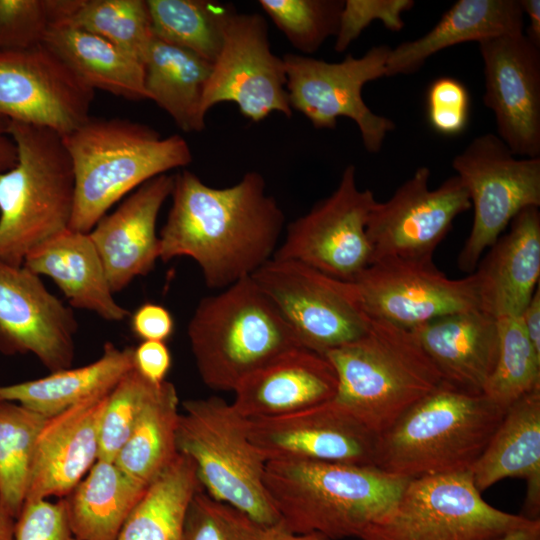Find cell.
Listing matches in <instances>:
<instances>
[{"label": "cell", "instance_id": "obj_1", "mask_svg": "<svg viewBox=\"0 0 540 540\" xmlns=\"http://www.w3.org/2000/svg\"><path fill=\"white\" fill-rule=\"evenodd\" d=\"M173 178L171 207L159 232L161 261L189 257L208 288L225 289L273 258L285 216L259 172H246L223 188L188 170Z\"/></svg>", "mask_w": 540, "mask_h": 540}, {"label": "cell", "instance_id": "obj_2", "mask_svg": "<svg viewBox=\"0 0 540 540\" xmlns=\"http://www.w3.org/2000/svg\"><path fill=\"white\" fill-rule=\"evenodd\" d=\"M410 479L373 465L267 461L264 482L280 523L331 540L356 537L396 505Z\"/></svg>", "mask_w": 540, "mask_h": 540}, {"label": "cell", "instance_id": "obj_3", "mask_svg": "<svg viewBox=\"0 0 540 540\" xmlns=\"http://www.w3.org/2000/svg\"><path fill=\"white\" fill-rule=\"evenodd\" d=\"M62 139L75 180L69 229L83 233L131 191L193 158L182 136L162 137L148 125L123 118L90 116Z\"/></svg>", "mask_w": 540, "mask_h": 540}, {"label": "cell", "instance_id": "obj_4", "mask_svg": "<svg viewBox=\"0 0 540 540\" xmlns=\"http://www.w3.org/2000/svg\"><path fill=\"white\" fill-rule=\"evenodd\" d=\"M505 410L442 382L376 435L373 465L407 479L469 471Z\"/></svg>", "mask_w": 540, "mask_h": 540}, {"label": "cell", "instance_id": "obj_5", "mask_svg": "<svg viewBox=\"0 0 540 540\" xmlns=\"http://www.w3.org/2000/svg\"><path fill=\"white\" fill-rule=\"evenodd\" d=\"M325 356L338 380L332 400L375 435L443 382L413 332L384 320Z\"/></svg>", "mask_w": 540, "mask_h": 540}, {"label": "cell", "instance_id": "obj_6", "mask_svg": "<svg viewBox=\"0 0 540 540\" xmlns=\"http://www.w3.org/2000/svg\"><path fill=\"white\" fill-rule=\"evenodd\" d=\"M187 335L202 381L221 391H234L251 373L302 347L251 276L201 299L188 323Z\"/></svg>", "mask_w": 540, "mask_h": 540}, {"label": "cell", "instance_id": "obj_7", "mask_svg": "<svg viewBox=\"0 0 540 540\" xmlns=\"http://www.w3.org/2000/svg\"><path fill=\"white\" fill-rule=\"evenodd\" d=\"M8 131L17 160L0 173V260L23 265L32 250L69 228L75 180L61 135L15 121Z\"/></svg>", "mask_w": 540, "mask_h": 540}, {"label": "cell", "instance_id": "obj_8", "mask_svg": "<svg viewBox=\"0 0 540 540\" xmlns=\"http://www.w3.org/2000/svg\"><path fill=\"white\" fill-rule=\"evenodd\" d=\"M176 444L211 497L264 528L280 523L264 482L267 461L249 439L247 419L231 403L216 396L184 401Z\"/></svg>", "mask_w": 540, "mask_h": 540}, {"label": "cell", "instance_id": "obj_9", "mask_svg": "<svg viewBox=\"0 0 540 540\" xmlns=\"http://www.w3.org/2000/svg\"><path fill=\"white\" fill-rule=\"evenodd\" d=\"M488 504L470 471L410 479L394 508L361 540H491L529 524Z\"/></svg>", "mask_w": 540, "mask_h": 540}, {"label": "cell", "instance_id": "obj_10", "mask_svg": "<svg viewBox=\"0 0 540 540\" xmlns=\"http://www.w3.org/2000/svg\"><path fill=\"white\" fill-rule=\"evenodd\" d=\"M452 167L474 210L457 258L459 269L472 273L519 212L540 206V157L519 158L496 134L485 133L453 158Z\"/></svg>", "mask_w": 540, "mask_h": 540}, {"label": "cell", "instance_id": "obj_11", "mask_svg": "<svg viewBox=\"0 0 540 540\" xmlns=\"http://www.w3.org/2000/svg\"><path fill=\"white\" fill-rule=\"evenodd\" d=\"M251 278L274 303L302 347L325 355L365 335L372 319L353 282L308 265L272 258Z\"/></svg>", "mask_w": 540, "mask_h": 540}, {"label": "cell", "instance_id": "obj_12", "mask_svg": "<svg viewBox=\"0 0 540 540\" xmlns=\"http://www.w3.org/2000/svg\"><path fill=\"white\" fill-rule=\"evenodd\" d=\"M390 51V46L381 44L361 57L348 54L334 63L286 53L282 58L292 110L304 115L316 129H334L339 118H349L358 127L364 148L378 153L395 123L368 107L362 89L366 83L386 77Z\"/></svg>", "mask_w": 540, "mask_h": 540}, {"label": "cell", "instance_id": "obj_13", "mask_svg": "<svg viewBox=\"0 0 540 540\" xmlns=\"http://www.w3.org/2000/svg\"><path fill=\"white\" fill-rule=\"evenodd\" d=\"M376 202L371 190L358 188L355 166L347 165L336 189L287 225L273 258L353 282L372 262L366 226Z\"/></svg>", "mask_w": 540, "mask_h": 540}, {"label": "cell", "instance_id": "obj_14", "mask_svg": "<svg viewBox=\"0 0 540 540\" xmlns=\"http://www.w3.org/2000/svg\"><path fill=\"white\" fill-rule=\"evenodd\" d=\"M286 82L285 64L271 50L265 18L259 13L236 11L212 63L202 112L206 116L214 105L232 102L253 122H260L273 112L290 118L293 110Z\"/></svg>", "mask_w": 540, "mask_h": 540}, {"label": "cell", "instance_id": "obj_15", "mask_svg": "<svg viewBox=\"0 0 540 540\" xmlns=\"http://www.w3.org/2000/svg\"><path fill=\"white\" fill-rule=\"evenodd\" d=\"M95 90L45 43L0 52V116L66 136L90 117Z\"/></svg>", "mask_w": 540, "mask_h": 540}, {"label": "cell", "instance_id": "obj_16", "mask_svg": "<svg viewBox=\"0 0 540 540\" xmlns=\"http://www.w3.org/2000/svg\"><path fill=\"white\" fill-rule=\"evenodd\" d=\"M430 175L427 166L417 168L387 201L375 203L366 226L372 262L385 258L433 260L455 218L471 208L468 191L458 176L430 189Z\"/></svg>", "mask_w": 540, "mask_h": 540}, {"label": "cell", "instance_id": "obj_17", "mask_svg": "<svg viewBox=\"0 0 540 540\" xmlns=\"http://www.w3.org/2000/svg\"><path fill=\"white\" fill-rule=\"evenodd\" d=\"M353 284L371 319L408 330L444 315L480 310L475 274L451 279L433 260L380 259Z\"/></svg>", "mask_w": 540, "mask_h": 540}, {"label": "cell", "instance_id": "obj_18", "mask_svg": "<svg viewBox=\"0 0 540 540\" xmlns=\"http://www.w3.org/2000/svg\"><path fill=\"white\" fill-rule=\"evenodd\" d=\"M78 322L24 265L0 260V352L32 354L50 372L71 367Z\"/></svg>", "mask_w": 540, "mask_h": 540}, {"label": "cell", "instance_id": "obj_19", "mask_svg": "<svg viewBox=\"0 0 540 540\" xmlns=\"http://www.w3.org/2000/svg\"><path fill=\"white\" fill-rule=\"evenodd\" d=\"M484 63L483 102L497 136L517 157H540V46L522 33L478 43Z\"/></svg>", "mask_w": 540, "mask_h": 540}, {"label": "cell", "instance_id": "obj_20", "mask_svg": "<svg viewBox=\"0 0 540 540\" xmlns=\"http://www.w3.org/2000/svg\"><path fill=\"white\" fill-rule=\"evenodd\" d=\"M247 429L266 461L373 465L376 435L333 400L286 415L247 419Z\"/></svg>", "mask_w": 540, "mask_h": 540}, {"label": "cell", "instance_id": "obj_21", "mask_svg": "<svg viewBox=\"0 0 540 540\" xmlns=\"http://www.w3.org/2000/svg\"><path fill=\"white\" fill-rule=\"evenodd\" d=\"M173 181L170 174L147 181L88 233L114 294L136 277L149 274L160 260L156 224L164 202L171 196Z\"/></svg>", "mask_w": 540, "mask_h": 540}, {"label": "cell", "instance_id": "obj_22", "mask_svg": "<svg viewBox=\"0 0 540 540\" xmlns=\"http://www.w3.org/2000/svg\"><path fill=\"white\" fill-rule=\"evenodd\" d=\"M108 394L47 418L36 440L25 502L64 498L98 460L100 424Z\"/></svg>", "mask_w": 540, "mask_h": 540}, {"label": "cell", "instance_id": "obj_23", "mask_svg": "<svg viewBox=\"0 0 540 540\" xmlns=\"http://www.w3.org/2000/svg\"><path fill=\"white\" fill-rule=\"evenodd\" d=\"M337 386L328 358L298 347L244 378L231 404L247 419L281 416L332 400Z\"/></svg>", "mask_w": 540, "mask_h": 540}, {"label": "cell", "instance_id": "obj_24", "mask_svg": "<svg viewBox=\"0 0 540 540\" xmlns=\"http://www.w3.org/2000/svg\"><path fill=\"white\" fill-rule=\"evenodd\" d=\"M488 249L473 272L480 310L496 319L519 317L539 286V207L519 212Z\"/></svg>", "mask_w": 540, "mask_h": 540}, {"label": "cell", "instance_id": "obj_25", "mask_svg": "<svg viewBox=\"0 0 540 540\" xmlns=\"http://www.w3.org/2000/svg\"><path fill=\"white\" fill-rule=\"evenodd\" d=\"M442 381L483 394L498 356L497 319L481 310L441 316L411 329Z\"/></svg>", "mask_w": 540, "mask_h": 540}, {"label": "cell", "instance_id": "obj_26", "mask_svg": "<svg viewBox=\"0 0 540 540\" xmlns=\"http://www.w3.org/2000/svg\"><path fill=\"white\" fill-rule=\"evenodd\" d=\"M469 471L480 492L504 478L524 479L526 497L519 515L530 521L540 520V388L522 395L506 408L502 421Z\"/></svg>", "mask_w": 540, "mask_h": 540}, {"label": "cell", "instance_id": "obj_27", "mask_svg": "<svg viewBox=\"0 0 540 540\" xmlns=\"http://www.w3.org/2000/svg\"><path fill=\"white\" fill-rule=\"evenodd\" d=\"M23 265L53 280L71 307L94 312L112 322L122 321L130 314L115 300L88 233L67 228L32 250Z\"/></svg>", "mask_w": 540, "mask_h": 540}, {"label": "cell", "instance_id": "obj_28", "mask_svg": "<svg viewBox=\"0 0 540 540\" xmlns=\"http://www.w3.org/2000/svg\"><path fill=\"white\" fill-rule=\"evenodd\" d=\"M522 32L519 0H458L429 32L391 48L386 77L415 73L429 57L454 45Z\"/></svg>", "mask_w": 540, "mask_h": 540}, {"label": "cell", "instance_id": "obj_29", "mask_svg": "<svg viewBox=\"0 0 540 540\" xmlns=\"http://www.w3.org/2000/svg\"><path fill=\"white\" fill-rule=\"evenodd\" d=\"M133 368V348H119L106 342L101 356L92 363L50 372L34 380L0 385V401L21 404L49 418L85 400L108 394Z\"/></svg>", "mask_w": 540, "mask_h": 540}, {"label": "cell", "instance_id": "obj_30", "mask_svg": "<svg viewBox=\"0 0 540 540\" xmlns=\"http://www.w3.org/2000/svg\"><path fill=\"white\" fill-rule=\"evenodd\" d=\"M146 488L114 460L98 459L61 499L69 525L80 540H116Z\"/></svg>", "mask_w": 540, "mask_h": 540}, {"label": "cell", "instance_id": "obj_31", "mask_svg": "<svg viewBox=\"0 0 540 540\" xmlns=\"http://www.w3.org/2000/svg\"><path fill=\"white\" fill-rule=\"evenodd\" d=\"M44 43L94 90L131 101L148 100L144 63L106 39L58 23L50 28Z\"/></svg>", "mask_w": 540, "mask_h": 540}, {"label": "cell", "instance_id": "obj_32", "mask_svg": "<svg viewBox=\"0 0 540 540\" xmlns=\"http://www.w3.org/2000/svg\"><path fill=\"white\" fill-rule=\"evenodd\" d=\"M212 63L153 37L145 60L148 100L165 111L186 133L206 126L202 99Z\"/></svg>", "mask_w": 540, "mask_h": 540}, {"label": "cell", "instance_id": "obj_33", "mask_svg": "<svg viewBox=\"0 0 540 540\" xmlns=\"http://www.w3.org/2000/svg\"><path fill=\"white\" fill-rule=\"evenodd\" d=\"M200 487L194 463L178 452L147 486L116 540H182L189 505Z\"/></svg>", "mask_w": 540, "mask_h": 540}, {"label": "cell", "instance_id": "obj_34", "mask_svg": "<svg viewBox=\"0 0 540 540\" xmlns=\"http://www.w3.org/2000/svg\"><path fill=\"white\" fill-rule=\"evenodd\" d=\"M178 405L175 386L165 380L114 459L127 475L144 486L158 477L178 454Z\"/></svg>", "mask_w": 540, "mask_h": 540}, {"label": "cell", "instance_id": "obj_35", "mask_svg": "<svg viewBox=\"0 0 540 540\" xmlns=\"http://www.w3.org/2000/svg\"><path fill=\"white\" fill-rule=\"evenodd\" d=\"M153 36L213 63L236 12L215 0H147Z\"/></svg>", "mask_w": 540, "mask_h": 540}, {"label": "cell", "instance_id": "obj_36", "mask_svg": "<svg viewBox=\"0 0 540 540\" xmlns=\"http://www.w3.org/2000/svg\"><path fill=\"white\" fill-rule=\"evenodd\" d=\"M47 417L0 401V500L17 518L25 504L36 440Z\"/></svg>", "mask_w": 540, "mask_h": 540}, {"label": "cell", "instance_id": "obj_37", "mask_svg": "<svg viewBox=\"0 0 540 540\" xmlns=\"http://www.w3.org/2000/svg\"><path fill=\"white\" fill-rule=\"evenodd\" d=\"M62 23L106 39L144 65L154 37L147 0H79Z\"/></svg>", "mask_w": 540, "mask_h": 540}, {"label": "cell", "instance_id": "obj_38", "mask_svg": "<svg viewBox=\"0 0 540 540\" xmlns=\"http://www.w3.org/2000/svg\"><path fill=\"white\" fill-rule=\"evenodd\" d=\"M498 323V356L483 394L503 408L540 388V356L535 352L519 317Z\"/></svg>", "mask_w": 540, "mask_h": 540}, {"label": "cell", "instance_id": "obj_39", "mask_svg": "<svg viewBox=\"0 0 540 540\" xmlns=\"http://www.w3.org/2000/svg\"><path fill=\"white\" fill-rule=\"evenodd\" d=\"M259 6L301 55L335 37L344 0H259Z\"/></svg>", "mask_w": 540, "mask_h": 540}, {"label": "cell", "instance_id": "obj_40", "mask_svg": "<svg viewBox=\"0 0 540 540\" xmlns=\"http://www.w3.org/2000/svg\"><path fill=\"white\" fill-rule=\"evenodd\" d=\"M160 384L133 368L109 392L100 424L98 459H115Z\"/></svg>", "mask_w": 540, "mask_h": 540}, {"label": "cell", "instance_id": "obj_41", "mask_svg": "<svg viewBox=\"0 0 540 540\" xmlns=\"http://www.w3.org/2000/svg\"><path fill=\"white\" fill-rule=\"evenodd\" d=\"M79 0H0V52L44 43L50 28L68 19Z\"/></svg>", "mask_w": 540, "mask_h": 540}, {"label": "cell", "instance_id": "obj_42", "mask_svg": "<svg viewBox=\"0 0 540 540\" xmlns=\"http://www.w3.org/2000/svg\"><path fill=\"white\" fill-rule=\"evenodd\" d=\"M264 527L211 497L202 486L191 500L182 540H260Z\"/></svg>", "mask_w": 540, "mask_h": 540}, {"label": "cell", "instance_id": "obj_43", "mask_svg": "<svg viewBox=\"0 0 540 540\" xmlns=\"http://www.w3.org/2000/svg\"><path fill=\"white\" fill-rule=\"evenodd\" d=\"M413 0H344L334 50L342 53L374 21L390 31L404 27L403 14L413 8Z\"/></svg>", "mask_w": 540, "mask_h": 540}, {"label": "cell", "instance_id": "obj_44", "mask_svg": "<svg viewBox=\"0 0 540 540\" xmlns=\"http://www.w3.org/2000/svg\"><path fill=\"white\" fill-rule=\"evenodd\" d=\"M427 120L438 134L455 137L462 134L469 123L470 95L458 79L442 76L428 87L426 95Z\"/></svg>", "mask_w": 540, "mask_h": 540}, {"label": "cell", "instance_id": "obj_45", "mask_svg": "<svg viewBox=\"0 0 540 540\" xmlns=\"http://www.w3.org/2000/svg\"><path fill=\"white\" fill-rule=\"evenodd\" d=\"M14 540H80L72 531L62 499L27 501L16 518Z\"/></svg>", "mask_w": 540, "mask_h": 540}, {"label": "cell", "instance_id": "obj_46", "mask_svg": "<svg viewBox=\"0 0 540 540\" xmlns=\"http://www.w3.org/2000/svg\"><path fill=\"white\" fill-rule=\"evenodd\" d=\"M130 327L133 334L142 341L165 342L172 336L175 322L166 307L147 302L133 312Z\"/></svg>", "mask_w": 540, "mask_h": 540}, {"label": "cell", "instance_id": "obj_47", "mask_svg": "<svg viewBox=\"0 0 540 540\" xmlns=\"http://www.w3.org/2000/svg\"><path fill=\"white\" fill-rule=\"evenodd\" d=\"M134 369L153 383H162L171 368L172 357L165 342L142 341L133 348Z\"/></svg>", "mask_w": 540, "mask_h": 540}, {"label": "cell", "instance_id": "obj_48", "mask_svg": "<svg viewBox=\"0 0 540 540\" xmlns=\"http://www.w3.org/2000/svg\"><path fill=\"white\" fill-rule=\"evenodd\" d=\"M525 332L540 356V287L538 286L529 303L520 315Z\"/></svg>", "mask_w": 540, "mask_h": 540}, {"label": "cell", "instance_id": "obj_49", "mask_svg": "<svg viewBox=\"0 0 540 540\" xmlns=\"http://www.w3.org/2000/svg\"><path fill=\"white\" fill-rule=\"evenodd\" d=\"M9 120L0 116V173L14 166L17 160L16 146L8 131Z\"/></svg>", "mask_w": 540, "mask_h": 540}, {"label": "cell", "instance_id": "obj_50", "mask_svg": "<svg viewBox=\"0 0 540 540\" xmlns=\"http://www.w3.org/2000/svg\"><path fill=\"white\" fill-rule=\"evenodd\" d=\"M260 540H331L319 532L294 533L281 523L263 529Z\"/></svg>", "mask_w": 540, "mask_h": 540}, {"label": "cell", "instance_id": "obj_51", "mask_svg": "<svg viewBox=\"0 0 540 540\" xmlns=\"http://www.w3.org/2000/svg\"><path fill=\"white\" fill-rule=\"evenodd\" d=\"M524 15L529 18V26L525 33L536 45L540 46V1L519 0Z\"/></svg>", "mask_w": 540, "mask_h": 540}, {"label": "cell", "instance_id": "obj_52", "mask_svg": "<svg viewBox=\"0 0 540 540\" xmlns=\"http://www.w3.org/2000/svg\"><path fill=\"white\" fill-rule=\"evenodd\" d=\"M491 540H540V520L532 521Z\"/></svg>", "mask_w": 540, "mask_h": 540}, {"label": "cell", "instance_id": "obj_53", "mask_svg": "<svg viewBox=\"0 0 540 540\" xmlns=\"http://www.w3.org/2000/svg\"><path fill=\"white\" fill-rule=\"evenodd\" d=\"M16 517L0 500V540H14Z\"/></svg>", "mask_w": 540, "mask_h": 540}]
</instances>
